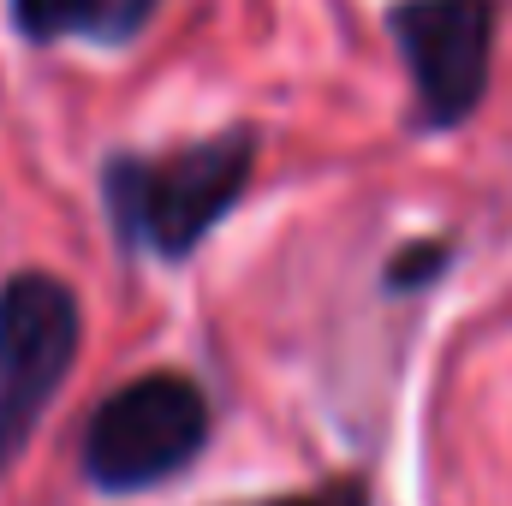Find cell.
I'll return each instance as SVG.
<instances>
[{
    "mask_svg": "<svg viewBox=\"0 0 512 506\" xmlns=\"http://www.w3.org/2000/svg\"><path fill=\"white\" fill-rule=\"evenodd\" d=\"M209 399L185 370H149L96 399L78 435V471L102 495H149L185 477L209 447Z\"/></svg>",
    "mask_w": 512,
    "mask_h": 506,
    "instance_id": "2",
    "label": "cell"
},
{
    "mask_svg": "<svg viewBox=\"0 0 512 506\" xmlns=\"http://www.w3.org/2000/svg\"><path fill=\"white\" fill-rule=\"evenodd\" d=\"M262 137L251 126H227L215 137H191L185 149L143 155L114 149L102 161V209L114 239L155 262H185L203 239L245 203Z\"/></svg>",
    "mask_w": 512,
    "mask_h": 506,
    "instance_id": "1",
    "label": "cell"
},
{
    "mask_svg": "<svg viewBox=\"0 0 512 506\" xmlns=\"http://www.w3.org/2000/svg\"><path fill=\"white\" fill-rule=\"evenodd\" d=\"M447 262H453V245H441V239H417V245H405L399 256H387L382 286L387 292H417V286H429Z\"/></svg>",
    "mask_w": 512,
    "mask_h": 506,
    "instance_id": "6",
    "label": "cell"
},
{
    "mask_svg": "<svg viewBox=\"0 0 512 506\" xmlns=\"http://www.w3.org/2000/svg\"><path fill=\"white\" fill-rule=\"evenodd\" d=\"M227 506H376L364 477H328L316 489H280V495H251V501H227Z\"/></svg>",
    "mask_w": 512,
    "mask_h": 506,
    "instance_id": "7",
    "label": "cell"
},
{
    "mask_svg": "<svg viewBox=\"0 0 512 506\" xmlns=\"http://www.w3.org/2000/svg\"><path fill=\"white\" fill-rule=\"evenodd\" d=\"M501 0H393L387 36L411 72L417 131H459L489 96Z\"/></svg>",
    "mask_w": 512,
    "mask_h": 506,
    "instance_id": "4",
    "label": "cell"
},
{
    "mask_svg": "<svg viewBox=\"0 0 512 506\" xmlns=\"http://www.w3.org/2000/svg\"><path fill=\"white\" fill-rule=\"evenodd\" d=\"M6 12H12V30L36 48H54V42L126 48L155 24L161 0H6Z\"/></svg>",
    "mask_w": 512,
    "mask_h": 506,
    "instance_id": "5",
    "label": "cell"
},
{
    "mask_svg": "<svg viewBox=\"0 0 512 506\" xmlns=\"http://www.w3.org/2000/svg\"><path fill=\"white\" fill-rule=\"evenodd\" d=\"M84 352V298L54 268H18L0 286V477L30 453L48 405Z\"/></svg>",
    "mask_w": 512,
    "mask_h": 506,
    "instance_id": "3",
    "label": "cell"
}]
</instances>
